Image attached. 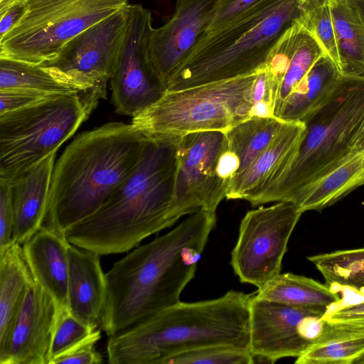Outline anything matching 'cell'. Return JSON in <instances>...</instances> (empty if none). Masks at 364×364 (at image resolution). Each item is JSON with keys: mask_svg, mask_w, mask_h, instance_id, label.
Listing matches in <instances>:
<instances>
[{"mask_svg": "<svg viewBox=\"0 0 364 364\" xmlns=\"http://www.w3.org/2000/svg\"><path fill=\"white\" fill-rule=\"evenodd\" d=\"M215 223V212L200 210L112 265L100 321L109 337L180 301Z\"/></svg>", "mask_w": 364, "mask_h": 364, "instance_id": "1", "label": "cell"}, {"mask_svg": "<svg viewBox=\"0 0 364 364\" xmlns=\"http://www.w3.org/2000/svg\"><path fill=\"white\" fill-rule=\"evenodd\" d=\"M149 141L122 122L75 137L55 164L43 226L65 235L97 211L137 167Z\"/></svg>", "mask_w": 364, "mask_h": 364, "instance_id": "2", "label": "cell"}, {"mask_svg": "<svg viewBox=\"0 0 364 364\" xmlns=\"http://www.w3.org/2000/svg\"><path fill=\"white\" fill-rule=\"evenodd\" d=\"M177 143L149 139L133 173L97 211L65 232L68 241L100 255L122 253L174 225Z\"/></svg>", "mask_w": 364, "mask_h": 364, "instance_id": "3", "label": "cell"}, {"mask_svg": "<svg viewBox=\"0 0 364 364\" xmlns=\"http://www.w3.org/2000/svg\"><path fill=\"white\" fill-rule=\"evenodd\" d=\"M250 295L178 303L109 336L111 364H161L166 358L210 346L249 348Z\"/></svg>", "mask_w": 364, "mask_h": 364, "instance_id": "4", "label": "cell"}, {"mask_svg": "<svg viewBox=\"0 0 364 364\" xmlns=\"http://www.w3.org/2000/svg\"><path fill=\"white\" fill-rule=\"evenodd\" d=\"M302 14L301 0H267L224 28L207 33L165 89H184L257 71Z\"/></svg>", "mask_w": 364, "mask_h": 364, "instance_id": "5", "label": "cell"}, {"mask_svg": "<svg viewBox=\"0 0 364 364\" xmlns=\"http://www.w3.org/2000/svg\"><path fill=\"white\" fill-rule=\"evenodd\" d=\"M364 122V77L343 76L328 102L305 122L292 164L260 205L293 203L306 186L330 172L353 150Z\"/></svg>", "mask_w": 364, "mask_h": 364, "instance_id": "6", "label": "cell"}, {"mask_svg": "<svg viewBox=\"0 0 364 364\" xmlns=\"http://www.w3.org/2000/svg\"><path fill=\"white\" fill-rule=\"evenodd\" d=\"M262 68L235 78L180 90L165 89L132 124L149 139L178 141L189 134L225 132L252 117L253 85Z\"/></svg>", "mask_w": 364, "mask_h": 364, "instance_id": "7", "label": "cell"}, {"mask_svg": "<svg viewBox=\"0 0 364 364\" xmlns=\"http://www.w3.org/2000/svg\"><path fill=\"white\" fill-rule=\"evenodd\" d=\"M95 109L80 95H58L0 114V179L12 182L70 138Z\"/></svg>", "mask_w": 364, "mask_h": 364, "instance_id": "8", "label": "cell"}, {"mask_svg": "<svg viewBox=\"0 0 364 364\" xmlns=\"http://www.w3.org/2000/svg\"><path fill=\"white\" fill-rule=\"evenodd\" d=\"M129 0H26L23 12L0 38V58L40 65L73 38L129 4Z\"/></svg>", "mask_w": 364, "mask_h": 364, "instance_id": "9", "label": "cell"}, {"mask_svg": "<svg viewBox=\"0 0 364 364\" xmlns=\"http://www.w3.org/2000/svg\"><path fill=\"white\" fill-rule=\"evenodd\" d=\"M129 4L70 41L53 60L40 64L60 80L80 90L97 107L107 97L126 36Z\"/></svg>", "mask_w": 364, "mask_h": 364, "instance_id": "10", "label": "cell"}, {"mask_svg": "<svg viewBox=\"0 0 364 364\" xmlns=\"http://www.w3.org/2000/svg\"><path fill=\"white\" fill-rule=\"evenodd\" d=\"M302 213L289 201L246 213L230 260L241 282L259 288L281 273L289 240Z\"/></svg>", "mask_w": 364, "mask_h": 364, "instance_id": "11", "label": "cell"}, {"mask_svg": "<svg viewBox=\"0 0 364 364\" xmlns=\"http://www.w3.org/2000/svg\"><path fill=\"white\" fill-rule=\"evenodd\" d=\"M227 147L224 132L187 134L177 143L173 209L179 220L200 210L215 212L226 198L228 183L218 173L220 154Z\"/></svg>", "mask_w": 364, "mask_h": 364, "instance_id": "12", "label": "cell"}, {"mask_svg": "<svg viewBox=\"0 0 364 364\" xmlns=\"http://www.w3.org/2000/svg\"><path fill=\"white\" fill-rule=\"evenodd\" d=\"M328 310L286 305L255 295L250 304L249 349L269 362L303 354L323 334Z\"/></svg>", "mask_w": 364, "mask_h": 364, "instance_id": "13", "label": "cell"}, {"mask_svg": "<svg viewBox=\"0 0 364 364\" xmlns=\"http://www.w3.org/2000/svg\"><path fill=\"white\" fill-rule=\"evenodd\" d=\"M151 12L129 4V19L117 65L110 78L116 112L134 117L156 102L165 88L151 67L148 53Z\"/></svg>", "mask_w": 364, "mask_h": 364, "instance_id": "14", "label": "cell"}, {"mask_svg": "<svg viewBox=\"0 0 364 364\" xmlns=\"http://www.w3.org/2000/svg\"><path fill=\"white\" fill-rule=\"evenodd\" d=\"M220 0H177L171 18L152 28L148 45L154 73L164 88L208 32Z\"/></svg>", "mask_w": 364, "mask_h": 364, "instance_id": "15", "label": "cell"}, {"mask_svg": "<svg viewBox=\"0 0 364 364\" xmlns=\"http://www.w3.org/2000/svg\"><path fill=\"white\" fill-rule=\"evenodd\" d=\"M58 312L52 296L35 281L0 351V364H50Z\"/></svg>", "mask_w": 364, "mask_h": 364, "instance_id": "16", "label": "cell"}, {"mask_svg": "<svg viewBox=\"0 0 364 364\" xmlns=\"http://www.w3.org/2000/svg\"><path fill=\"white\" fill-rule=\"evenodd\" d=\"M305 131L304 123L289 122L274 140L231 179L226 198L259 205L292 164Z\"/></svg>", "mask_w": 364, "mask_h": 364, "instance_id": "17", "label": "cell"}, {"mask_svg": "<svg viewBox=\"0 0 364 364\" xmlns=\"http://www.w3.org/2000/svg\"><path fill=\"white\" fill-rule=\"evenodd\" d=\"M68 252V308L75 317L97 328L106 298L100 255L70 243Z\"/></svg>", "mask_w": 364, "mask_h": 364, "instance_id": "18", "label": "cell"}, {"mask_svg": "<svg viewBox=\"0 0 364 364\" xmlns=\"http://www.w3.org/2000/svg\"><path fill=\"white\" fill-rule=\"evenodd\" d=\"M55 157L50 154L11 182L14 242L23 245L43 226Z\"/></svg>", "mask_w": 364, "mask_h": 364, "instance_id": "19", "label": "cell"}, {"mask_svg": "<svg viewBox=\"0 0 364 364\" xmlns=\"http://www.w3.org/2000/svg\"><path fill=\"white\" fill-rule=\"evenodd\" d=\"M69 245L65 235L44 226L23 244L35 281L52 296L58 309L68 307Z\"/></svg>", "mask_w": 364, "mask_h": 364, "instance_id": "20", "label": "cell"}, {"mask_svg": "<svg viewBox=\"0 0 364 364\" xmlns=\"http://www.w3.org/2000/svg\"><path fill=\"white\" fill-rule=\"evenodd\" d=\"M341 79L334 63L323 55L277 109L275 117L305 124L332 97Z\"/></svg>", "mask_w": 364, "mask_h": 364, "instance_id": "21", "label": "cell"}, {"mask_svg": "<svg viewBox=\"0 0 364 364\" xmlns=\"http://www.w3.org/2000/svg\"><path fill=\"white\" fill-rule=\"evenodd\" d=\"M364 185V148L351 151L330 172L304 188L294 203L303 212L321 211Z\"/></svg>", "mask_w": 364, "mask_h": 364, "instance_id": "22", "label": "cell"}, {"mask_svg": "<svg viewBox=\"0 0 364 364\" xmlns=\"http://www.w3.org/2000/svg\"><path fill=\"white\" fill-rule=\"evenodd\" d=\"M34 282L23 247L12 242L0 252V351L6 344L27 291Z\"/></svg>", "mask_w": 364, "mask_h": 364, "instance_id": "23", "label": "cell"}, {"mask_svg": "<svg viewBox=\"0 0 364 364\" xmlns=\"http://www.w3.org/2000/svg\"><path fill=\"white\" fill-rule=\"evenodd\" d=\"M255 296L293 306L326 310L343 303L338 293L328 284L292 273H279L257 288Z\"/></svg>", "mask_w": 364, "mask_h": 364, "instance_id": "24", "label": "cell"}, {"mask_svg": "<svg viewBox=\"0 0 364 364\" xmlns=\"http://www.w3.org/2000/svg\"><path fill=\"white\" fill-rule=\"evenodd\" d=\"M326 323L323 334L295 363H358L364 358V328Z\"/></svg>", "mask_w": 364, "mask_h": 364, "instance_id": "25", "label": "cell"}, {"mask_svg": "<svg viewBox=\"0 0 364 364\" xmlns=\"http://www.w3.org/2000/svg\"><path fill=\"white\" fill-rule=\"evenodd\" d=\"M343 76L364 77V28L346 0H329Z\"/></svg>", "mask_w": 364, "mask_h": 364, "instance_id": "26", "label": "cell"}, {"mask_svg": "<svg viewBox=\"0 0 364 364\" xmlns=\"http://www.w3.org/2000/svg\"><path fill=\"white\" fill-rule=\"evenodd\" d=\"M288 122L277 117H251L226 131L227 148L240 161L238 172L261 154Z\"/></svg>", "mask_w": 364, "mask_h": 364, "instance_id": "27", "label": "cell"}, {"mask_svg": "<svg viewBox=\"0 0 364 364\" xmlns=\"http://www.w3.org/2000/svg\"><path fill=\"white\" fill-rule=\"evenodd\" d=\"M307 259L333 291L350 290L364 299V247L311 255Z\"/></svg>", "mask_w": 364, "mask_h": 364, "instance_id": "28", "label": "cell"}, {"mask_svg": "<svg viewBox=\"0 0 364 364\" xmlns=\"http://www.w3.org/2000/svg\"><path fill=\"white\" fill-rule=\"evenodd\" d=\"M9 89L33 90L54 95H80L89 100L80 90L60 80L40 65L0 58V90Z\"/></svg>", "mask_w": 364, "mask_h": 364, "instance_id": "29", "label": "cell"}, {"mask_svg": "<svg viewBox=\"0 0 364 364\" xmlns=\"http://www.w3.org/2000/svg\"><path fill=\"white\" fill-rule=\"evenodd\" d=\"M325 53L312 33L304 26L298 48L283 79L275 112Z\"/></svg>", "mask_w": 364, "mask_h": 364, "instance_id": "30", "label": "cell"}, {"mask_svg": "<svg viewBox=\"0 0 364 364\" xmlns=\"http://www.w3.org/2000/svg\"><path fill=\"white\" fill-rule=\"evenodd\" d=\"M254 359L249 348L210 346L170 356L161 364H252Z\"/></svg>", "mask_w": 364, "mask_h": 364, "instance_id": "31", "label": "cell"}, {"mask_svg": "<svg viewBox=\"0 0 364 364\" xmlns=\"http://www.w3.org/2000/svg\"><path fill=\"white\" fill-rule=\"evenodd\" d=\"M301 21L340 72V58L329 1L304 11Z\"/></svg>", "mask_w": 364, "mask_h": 364, "instance_id": "32", "label": "cell"}, {"mask_svg": "<svg viewBox=\"0 0 364 364\" xmlns=\"http://www.w3.org/2000/svg\"><path fill=\"white\" fill-rule=\"evenodd\" d=\"M95 330L97 328L75 317L68 307L58 309L51 345L50 360L86 340Z\"/></svg>", "mask_w": 364, "mask_h": 364, "instance_id": "33", "label": "cell"}, {"mask_svg": "<svg viewBox=\"0 0 364 364\" xmlns=\"http://www.w3.org/2000/svg\"><path fill=\"white\" fill-rule=\"evenodd\" d=\"M101 338L100 330H95L84 341L78 343L61 355L54 358L50 364H98L103 362L102 357L95 350V343Z\"/></svg>", "mask_w": 364, "mask_h": 364, "instance_id": "34", "label": "cell"}, {"mask_svg": "<svg viewBox=\"0 0 364 364\" xmlns=\"http://www.w3.org/2000/svg\"><path fill=\"white\" fill-rule=\"evenodd\" d=\"M266 1L220 0L214 18L207 33L224 28Z\"/></svg>", "mask_w": 364, "mask_h": 364, "instance_id": "35", "label": "cell"}, {"mask_svg": "<svg viewBox=\"0 0 364 364\" xmlns=\"http://www.w3.org/2000/svg\"><path fill=\"white\" fill-rule=\"evenodd\" d=\"M58 95L27 89L0 90V114L23 109Z\"/></svg>", "mask_w": 364, "mask_h": 364, "instance_id": "36", "label": "cell"}, {"mask_svg": "<svg viewBox=\"0 0 364 364\" xmlns=\"http://www.w3.org/2000/svg\"><path fill=\"white\" fill-rule=\"evenodd\" d=\"M14 208L11 182L0 179V252L13 242Z\"/></svg>", "mask_w": 364, "mask_h": 364, "instance_id": "37", "label": "cell"}, {"mask_svg": "<svg viewBox=\"0 0 364 364\" xmlns=\"http://www.w3.org/2000/svg\"><path fill=\"white\" fill-rule=\"evenodd\" d=\"M322 319L331 324L364 328V299L356 303L332 306Z\"/></svg>", "mask_w": 364, "mask_h": 364, "instance_id": "38", "label": "cell"}, {"mask_svg": "<svg viewBox=\"0 0 364 364\" xmlns=\"http://www.w3.org/2000/svg\"><path fill=\"white\" fill-rule=\"evenodd\" d=\"M26 1L18 2L0 12V38L10 31L21 17Z\"/></svg>", "mask_w": 364, "mask_h": 364, "instance_id": "39", "label": "cell"}, {"mask_svg": "<svg viewBox=\"0 0 364 364\" xmlns=\"http://www.w3.org/2000/svg\"><path fill=\"white\" fill-rule=\"evenodd\" d=\"M353 9L364 28V0H346Z\"/></svg>", "mask_w": 364, "mask_h": 364, "instance_id": "40", "label": "cell"}, {"mask_svg": "<svg viewBox=\"0 0 364 364\" xmlns=\"http://www.w3.org/2000/svg\"><path fill=\"white\" fill-rule=\"evenodd\" d=\"M363 148H364V122H363V125H362V127L355 139L352 151H358V150L362 149Z\"/></svg>", "mask_w": 364, "mask_h": 364, "instance_id": "41", "label": "cell"}, {"mask_svg": "<svg viewBox=\"0 0 364 364\" xmlns=\"http://www.w3.org/2000/svg\"><path fill=\"white\" fill-rule=\"evenodd\" d=\"M25 1L26 0H0V12L7 9L18 2Z\"/></svg>", "mask_w": 364, "mask_h": 364, "instance_id": "42", "label": "cell"}, {"mask_svg": "<svg viewBox=\"0 0 364 364\" xmlns=\"http://www.w3.org/2000/svg\"><path fill=\"white\" fill-rule=\"evenodd\" d=\"M358 363L364 364V358Z\"/></svg>", "mask_w": 364, "mask_h": 364, "instance_id": "43", "label": "cell"}]
</instances>
